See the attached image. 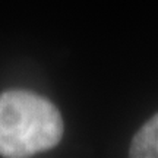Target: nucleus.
<instances>
[{
    "instance_id": "f03ea898",
    "label": "nucleus",
    "mask_w": 158,
    "mask_h": 158,
    "mask_svg": "<svg viewBox=\"0 0 158 158\" xmlns=\"http://www.w3.org/2000/svg\"><path fill=\"white\" fill-rule=\"evenodd\" d=\"M130 157L158 158V114L142 126L130 145Z\"/></svg>"
},
{
    "instance_id": "f257e3e1",
    "label": "nucleus",
    "mask_w": 158,
    "mask_h": 158,
    "mask_svg": "<svg viewBox=\"0 0 158 158\" xmlns=\"http://www.w3.org/2000/svg\"><path fill=\"white\" fill-rule=\"evenodd\" d=\"M63 120L48 100L28 91L0 95V155L29 157L56 147Z\"/></svg>"
}]
</instances>
